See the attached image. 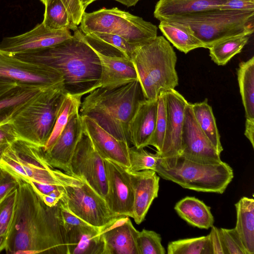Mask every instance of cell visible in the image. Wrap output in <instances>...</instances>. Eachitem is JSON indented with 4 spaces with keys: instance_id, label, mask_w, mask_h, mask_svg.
Instances as JSON below:
<instances>
[{
    "instance_id": "cell-1",
    "label": "cell",
    "mask_w": 254,
    "mask_h": 254,
    "mask_svg": "<svg viewBox=\"0 0 254 254\" xmlns=\"http://www.w3.org/2000/svg\"><path fill=\"white\" fill-rule=\"evenodd\" d=\"M18 181L14 216L5 239L6 253L68 254L61 201L49 206L29 184Z\"/></svg>"
},
{
    "instance_id": "cell-2",
    "label": "cell",
    "mask_w": 254,
    "mask_h": 254,
    "mask_svg": "<svg viewBox=\"0 0 254 254\" xmlns=\"http://www.w3.org/2000/svg\"><path fill=\"white\" fill-rule=\"evenodd\" d=\"M12 55L60 72L66 93L83 96L97 88L101 70L100 60L79 28L71 38L58 44Z\"/></svg>"
},
{
    "instance_id": "cell-3",
    "label": "cell",
    "mask_w": 254,
    "mask_h": 254,
    "mask_svg": "<svg viewBox=\"0 0 254 254\" xmlns=\"http://www.w3.org/2000/svg\"><path fill=\"white\" fill-rule=\"evenodd\" d=\"M146 99L137 80L122 86L108 89L98 88L81 102V117L94 120L119 140L129 144V123L139 103Z\"/></svg>"
},
{
    "instance_id": "cell-4",
    "label": "cell",
    "mask_w": 254,
    "mask_h": 254,
    "mask_svg": "<svg viewBox=\"0 0 254 254\" xmlns=\"http://www.w3.org/2000/svg\"><path fill=\"white\" fill-rule=\"evenodd\" d=\"M130 59L147 100L157 99L161 93L174 89L178 85L177 56L163 36H157L138 46Z\"/></svg>"
},
{
    "instance_id": "cell-5",
    "label": "cell",
    "mask_w": 254,
    "mask_h": 254,
    "mask_svg": "<svg viewBox=\"0 0 254 254\" xmlns=\"http://www.w3.org/2000/svg\"><path fill=\"white\" fill-rule=\"evenodd\" d=\"M155 171L185 189L220 194L234 177L232 168L226 162L197 160L182 155L161 157Z\"/></svg>"
},
{
    "instance_id": "cell-6",
    "label": "cell",
    "mask_w": 254,
    "mask_h": 254,
    "mask_svg": "<svg viewBox=\"0 0 254 254\" xmlns=\"http://www.w3.org/2000/svg\"><path fill=\"white\" fill-rule=\"evenodd\" d=\"M0 168L18 180L29 184L42 199L54 192H64L47 162L44 147L17 138L2 154Z\"/></svg>"
},
{
    "instance_id": "cell-7",
    "label": "cell",
    "mask_w": 254,
    "mask_h": 254,
    "mask_svg": "<svg viewBox=\"0 0 254 254\" xmlns=\"http://www.w3.org/2000/svg\"><path fill=\"white\" fill-rule=\"evenodd\" d=\"M65 94L64 84L45 89L16 113L10 122L17 138L44 147Z\"/></svg>"
},
{
    "instance_id": "cell-8",
    "label": "cell",
    "mask_w": 254,
    "mask_h": 254,
    "mask_svg": "<svg viewBox=\"0 0 254 254\" xmlns=\"http://www.w3.org/2000/svg\"><path fill=\"white\" fill-rule=\"evenodd\" d=\"M79 29L84 34L106 33L119 36L129 43L142 45L157 35V27L140 17L117 7L83 13Z\"/></svg>"
},
{
    "instance_id": "cell-9",
    "label": "cell",
    "mask_w": 254,
    "mask_h": 254,
    "mask_svg": "<svg viewBox=\"0 0 254 254\" xmlns=\"http://www.w3.org/2000/svg\"><path fill=\"white\" fill-rule=\"evenodd\" d=\"M54 173L64 189V198L62 201L79 218L102 231L120 217L114 214L105 200L81 178L56 168Z\"/></svg>"
},
{
    "instance_id": "cell-10",
    "label": "cell",
    "mask_w": 254,
    "mask_h": 254,
    "mask_svg": "<svg viewBox=\"0 0 254 254\" xmlns=\"http://www.w3.org/2000/svg\"><path fill=\"white\" fill-rule=\"evenodd\" d=\"M254 11L217 9L170 20L188 24L204 48L208 49L226 38L251 35L254 32Z\"/></svg>"
},
{
    "instance_id": "cell-11",
    "label": "cell",
    "mask_w": 254,
    "mask_h": 254,
    "mask_svg": "<svg viewBox=\"0 0 254 254\" xmlns=\"http://www.w3.org/2000/svg\"><path fill=\"white\" fill-rule=\"evenodd\" d=\"M70 170V174L84 180L107 201L108 187L104 159L84 134L71 158Z\"/></svg>"
},
{
    "instance_id": "cell-12",
    "label": "cell",
    "mask_w": 254,
    "mask_h": 254,
    "mask_svg": "<svg viewBox=\"0 0 254 254\" xmlns=\"http://www.w3.org/2000/svg\"><path fill=\"white\" fill-rule=\"evenodd\" d=\"M0 75L18 83L42 88L64 84L63 76L57 70L46 65L23 61L0 50Z\"/></svg>"
},
{
    "instance_id": "cell-13",
    "label": "cell",
    "mask_w": 254,
    "mask_h": 254,
    "mask_svg": "<svg viewBox=\"0 0 254 254\" xmlns=\"http://www.w3.org/2000/svg\"><path fill=\"white\" fill-rule=\"evenodd\" d=\"M68 254H102L101 230L71 213L61 200Z\"/></svg>"
},
{
    "instance_id": "cell-14",
    "label": "cell",
    "mask_w": 254,
    "mask_h": 254,
    "mask_svg": "<svg viewBox=\"0 0 254 254\" xmlns=\"http://www.w3.org/2000/svg\"><path fill=\"white\" fill-rule=\"evenodd\" d=\"M72 36L68 29L52 30L42 22L25 33L4 38L0 50L11 55L27 53L53 46Z\"/></svg>"
},
{
    "instance_id": "cell-15",
    "label": "cell",
    "mask_w": 254,
    "mask_h": 254,
    "mask_svg": "<svg viewBox=\"0 0 254 254\" xmlns=\"http://www.w3.org/2000/svg\"><path fill=\"white\" fill-rule=\"evenodd\" d=\"M108 192L107 203L118 216L131 217L133 191L126 168L108 159H104Z\"/></svg>"
},
{
    "instance_id": "cell-16",
    "label": "cell",
    "mask_w": 254,
    "mask_h": 254,
    "mask_svg": "<svg viewBox=\"0 0 254 254\" xmlns=\"http://www.w3.org/2000/svg\"><path fill=\"white\" fill-rule=\"evenodd\" d=\"M83 134L82 119L77 112L71 117L54 144L49 149L44 150L48 163L70 174L71 158Z\"/></svg>"
},
{
    "instance_id": "cell-17",
    "label": "cell",
    "mask_w": 254,
    "mask_h": 254,
    "mask_svg": "<svg viewBox=\"0 0 254 254\" xmlns=\"http://www.w3.org/2000/svg\"><path fill=\"white\" fill-rule=\"evenodd\" d=\"M181 155L192 159L220 162V153L214 148L199 127L193 114L191 104L188 103L184 115Z\"/></svg>"
},
{
    "instance_id": "cell-18",
    "label": "cell",
    "mask_w": 254,
    "mask_h": 254,
    "mask_svg": "<svg viewBox=\"0 0 254 254\" xmlns=\"http://www.w3.org/2000/svg\"><path fill=\"white\" fill-rule=\"evenodd\" d=\"M167 127L161 151L162 158L181 155V140L185 111L188 103L174 89L166 91Z\"/></svg>"
},
{
    "instance_id": "cell-19",
    "label": "cell",
    "mask_w": 254,
    "mask_h": 254,
    "mask_svg": "<svg viewBox=\"0 0 254 254\" xmlns=\"http://www.w3.org/2000/svg\"><path fill=\"white\" fill-rule=\"evenodd\" d=\"M81 117L83 133L89 137L101 156L128 169L129 144L116 138L90 118Z\"/></svg>"
},
{
    "instance_id": "cell-20",
    "label": "cell",
    "mask_w": 254,
    "mask_h": 254,
    "mask_svg": "<svg viewBox=\"0 0 254 254\" xmlns=\"http://www.w3.org/2000/svg\"><path fill=\"white\" fill-rule=\"evenodd\" d=\"M133 191L132 218L135 223H142L153 201L158 197L159 177L152 170L130 171L126 169Z\"/></svg>"
},
{
    "instance_id": "cell-21",
    "label": "cell",
    "mask_w": 254,
    "mask_h": 254,
    "mask_svg": "<svg viewBox=\"0 0 254 254\" xmlns=\"http://www.w3.org/2000/svg\"><path fill=\"white\" fill-rule=\"evenodd\" d=\"M139 231L128 216H120L102 230V254H139L137 237Z\"/></svg>"
},
{
    "instance_id": "cell-22",
    "label": "cell",
    "mask_w": 254,
    "mask_h": 254,
    "mask_svg": "<svg viewBox=\"0 0 254 254\" xmlns=\"http://www.w3.org/2000/svg\"><path fill=\"white\" fill-rule=\"evenodd\" d=\"M95 53L100 60L101 69L97 88L114 89L137 80L133 64L125 54Z\"/></svg>"
},
{
    "instance_id": "cell-23",
    "label": "cell",
    "mask_w": 254,
    "mask_h": 254,
    "mask_svg": "<svg viewBox=\"0 0 254 254\" xmlns=\"http://www.w3.org/2000/svg\"><path fill=\"white\" fill-rule=\"evenodd\" d=\"M158 108V99H144L139 103L128 126L130 143L136 148H144L154 131Z\"/></svg>"
},
{
    "instance_id": "cell-24",
    "label": "cell",
    "mask_w": 254,
    "mask_h": 254,
    "mask_svg": "<svg viewBox=\"0 0 254 254\" xmlns=\"http://www.w3.org/2000/svg\"><path fill=\"white\" fill-rule=\"evenodd\" d=\"M225 0H159L154 16L160 21L173 20L203 11L219 9Z\"/></svg>"
},
{
    "instance_id": "cell-25",
    "label": "cell",
    "mask_w": 254,
    "mask_h": 254,
    "mask_svg": "<svg viewBox=\"0 0 254 254\" xmlns=\"http://www.w3.org/2000/svg\"><path fill=\"white\" fill-rule=\"evenodd\" d=\"M46 88L18 83L0 97V125L11 121L22 107Z\"/></svg>"
},
{
    "instance_id": "cell-26",
    "label": "cell",
    "mask_w": 254,
    "mask_h": 254,
    "mask_svg": "<svg viewBox=\"0 0 254 254\" xmlns=\"http://www.w3.org/2000/svg\"><path fill=\"white\" fill-rule=\"evenodd\" d=\"M159 28L174 46L185 54L196 48H204L203 43L187 24L163 20L160 21Z\"/></svg>"
},
{
    "instance_id": "cell-27",
    "label": "cell",
    "mask_w": 254,
    "mask_h": 254,
    "mask_svg": "<svg viewBox=\"0 0 254 254\" xmlns=\"http://www.w3.org/2000/svg\"><path fill=\"white\" fill-rule=\"evenodd\" d=\"M174 209L181 218L193 227L208 229L213 225L210 207L194 197L183 198L175 204Z\"/></svg>"
},
{
    "instance_id": "cell-28",
    "label": "cell",
    "mask_w": 254,
    "mask_h": 254,
    "mask_svg": "<svg viewBox=\"0 0 254 254\" xmlns=\"http://www.w3.org/2000/svg\"><path fill=\"white\" fill-rule=\"evenodd\" d=\"M236 229L248 254H254V199L242 197L235 204Z\"/></svg>"
},
{
    "instance_id": "cell-29",
    "label": "cell",
    "mask_w": 254,
    "mask_h": 254,
    "mask_svg": "<svg viewBox=\"0 0 254 254\" xmlns=\"http://www.w3.org/2000/svg\"><path fill=\"white\" fill-rule=\"evenodd\" d=\"M237 74L246 117L254 119V57L240 63Z\"/></svg>"
},
{
    "instance_id": "cell-30",
    "label": "cell",
    "mask_w": 254,
    "mask_h": 254,
    "mask_svg": "<svg viewBox=\"0 0 254 254\" xmlns=\"http://www.w3.org/2000/svg\"><path fill=\"white\" fill-rule=\"evenodd\" d=\"M195 120L203 133L219 153L223 151L220 136L217 127L215 118L207 99L199 103L191 104Z\"/></svg>"
},
{
    "instance_id": "cell-31",
    "label": "cell",
    "mask_w": 254,
    "mask_h": 254,
    "mask_svg": "<svg viewBox=\"0 0 254 254\" xmlns=\"http://www.w3.org/2000/svg\"><path fill=\"white\" fill-rule=\"evenodd\" d=\"M250 35L241 34L224 38L213 44L208 49L211 60L218 65H224L240 53L247 44Z\"/></svg>"
},
{
    "instance_id": "cell-32",
    "label": "cell",
    "mask_w": 254,
    "mask_h": 254,
    "mask_svg": "<svg viewBox=\"0 0 254 254\" xmlns=\"http://www.w3.org/2000/svg\"><path fill=\"white\" fill-rule=\"evenodd\" d=\"M82 97L80 95L66 93L59 109L52 133L44 147V150L49 149L54 144L71 117L79 112Z\"/></svg>"
},
{
    "instance_id": "cell-33",
    "label": "cell",
    "mask_w": 254,
    "mask_h": 254,
    "mask_svg": "<svg viewBox=\"0 0 254 254\" xmlns=\"http://www.w3.org/2000/svg\"><path fill=\"white\" fill-rule=\"evenodd\" d=\"M45 9L43 24L52 30L68 29L73 31L78 29L73 25L64 3L61 0H44Z\"/></svg>"
},
{
    "instance_id": "cell-34",
    "label": "cell",
    "mask_w": 254,
    "mask_h": 254,
    "mask_svg": "<svg viewBox=\"0 0 254 254\" xmlns=\"http://www.w3.org/2000/svg\"><path fill=\"white\" fill-rule=\"evenodd\" d=\"M168 254H212L209 235L170 242Z\"/></svg>"
},
{
    "instance_id": "cell-35",
    "label": "cell",
    "mask_w": 254,
    "mask_h": 254,
    "mask_svg": "<svg viewBox=\"0 0 254 254\" xmlns=\"http://www.w3.org/2000/svg\"><path fill=\"white\" fill-rule=\"evenodd\" d=\"M128 158L130 167L128 171H139L144 170L155 171L161 159L160 155L148 152L144 148L129 147Z\"/></svg>"
},
{
    "instance_id": "cell-36",
    "label": "cell",
    "mask_w": 254,
    "mask_h": 254,
    "mask_svg": "<svg viewBox=\"0 0 254 254\" xmlns=\"http://www.w3.org/2000/svg\"><path fill=\"white\" fill-rule=\"evenodd\" d=\"M165 92L161 93L158 98L155 127L148 143V145L155 147L158 153L161 152L162 148L167 127V115Z\"/></svg>"
},
{
    "instance_id": "cell-37",
    "label": "cell",
    "mask_w": 254,
    "mask_h": 254,
    "mask_svg": "<svg viewBox=\"0 0 254 254\" xmlns=\"http://www.w3.org/2000/svg\"><path fill=\"white\" fill-rule=\"evenodd\" d=\"M17 188L0 201V237L6 239L14 216Z\"/></svg>"
},
{
    "instance_id": "cell-38",
    "label": "cell",
    "mask_w": 254,
    "mask_h": 254,
    "mask_svg": "<svg viewBox=\"0 0 254 254\" xmlns=\"http://www.w3.org/2000/svg\"><path fill=\"white\" fill-rule=\"evenodd\" d=\"M161 240L160 234L155 231L145 229L139 231L137 237L139 254H165Z\"/></svg>"
},
{
    "instance_id": "cell-39",
    "label": "cell",
    "mask_w": 254,
    "mask_h": 254,
    "mask_svg": "<svg viewBox=\"0 0 254 254\" xmlns=\"http://www.w3.org/2000/svg\"><path fill=\"white\" fill-rule=\"evenodd\" d=\"M86 34H88L117 48L129 59L135 49L140 45L129 43L123 38L114 34L99 32Z\"/></svg>"
},
{
    "instance_id": "cell-40",
    "label": "cell",
    "mask_w": 254,
    "mask_h": 254,
    "mask_svg": "<svg viewBox=\"0 0 254 254\" xmlns=\"http://www.w3.org/2000/svg\"><path fill=\"white\" fill-rule=\"evenodd\" d=\"M219 232L227 254H248L234 228H220Z\"/></svg>"
},
{
    "instance_id": "cell-41",
    "label": "cell",
    "mask_w": 254,
    "mask_h": 254,
    "mask_svg": "<svg viewBox=\"0 0 254 254\" xmlns=\"http://www.w3.org/2000/svg\"><path fill=\"white\" fill-rule=\"evenodd\" d=\"M42 3L44 0H40ZM67 10L71 24L75 26L80 24L82 15L85 11L79 0H61Z\"/></svg>"
},
{
    "instance_id": "cell-42",
    "label": "cell",
    "mask_w": 254,
    "mask_h": 254,
    "mask_svg": "<svg viewBox=\"0 0 254 254\" xmlns=\"http://www.w3.org/2000/svg\"><path fill=\"white\" fill-rule=\"evenodd\" d=\"M18 185V181L15 178L0 168V201Z\"/></svg>"
},
{
    "instance_id": "cell-43",
    "label": "cell",
    "mask_w": 254,
    "mask_h": 254,
    "mask_svg": "<svg viewBox=\"0 0 254 254\" xmlns=\"http://www.w3.org/2000/svg\"><path fill=\"white\" fill-rule=\"evenodd\" d=\"M219 9L254 11V0H225Z\"/></svg>"
},
{
    "instance_id": "cell-44",
    "label": "cell",
    "mask_w": 254,
    "mask_h": 254,
    "mask_svg": "<svg viewBox=\"0 0 254 254\" xmlns=\"http://www.w3.org/2000/svg\"><path fill=\"white\" fill-rule=\"evenodd\" d=\"M212 254H227L219 229L212 226L208 234Z\"/></svg>"
},
{
    "instance_id": "cell-45",
    "label": "cell",
    "mask_w": 254,
    "mask_h": 254,
    "mask_svg": "<svg viewBox=\"0 0 254 254\" xmlns=\"http://www.w3.org/2000/svg\"><path fill=\"white\" fill-rule=\"evenodd\" d=\"M17 139L10 121L0 125V144H10Z\"/></svg>"
},
{
    "instance_id": "cell-46",
    "label": "cell",
    "mask_w": 254,
    "mask_h": 254,
    "mask_svg": "<svg viewBox=\"0 0 254 254\" xmlns=\"http://www.w3.org/2000/svg\"><path fill=\"white\" fill-rule=\"evenodd\" d=\"M18 83L10 78L0 75V97L14 87Z\"/></svg>"
},
{
    "instance_id": "cell-47",
    "label": "cell",
    "mask_w": 254,
    "mask_h": 254,
    "mask_svg": "<svg viewBox=\"0 0 254 254\" xmlns=\"http://www.w3.org/2000/svg\"><path fill=\"white\" fill-rule=\"evenodd\" d=\"M254 119L246 118L245 123V135L250 141L254 148Z\"/></svg>"
},
{
    "instance_id": "cell-48",
    "label": "cell",
    "mask_w": 254,
    "mask_h": 254,
    "mask_svg": "<svg viewBox=\"0 0 254 254\" xmlns=\"http://www.w3.org/2000/svg\"><path fill=\"white\" fill-rule=\"evenodd\" d=\"M127 7L135 5L140 0H115Z\"/></svg>"
},
{
    "instance_id": "cell-49",
    "label": "cell",
    "mask_w": 254,
    "mask_h": 254,
    "mask_svg": "<svg viewBox=\"0 0 254 254\" xmlns=\"http://www.w3.org/2000/svg\"><path fill=\"white\" fill-rule=\"evenodd\" d=\"M98 0H79L83 9L85 10L86 7L93 2Z\"/></svg>"
},
{
    "instance_id": "cell-50",
    "label": "cell",
    "mask_w": 254,
    "mask_h": 254,
    "mask_svg": "<svg viewBox=\"0 0 254 254\" xmlns=\"http://www.w3.org/2000/svg\"><path fill=\"white\" fill-rule=\"evenodd\" d=\"M10 144H0V161L1 160V157L2 156L3 153L8 147Z\"/></svg>"
},
{
    "instance_id": "cell-51",
    "label": "cell",
    "mask_w": 254,
    "mask_h": 254,
    "mask_svg": "<svg viewBox=\"0 0 254 254\" xmlns=\"http://www.w3.org/2000/svg\"><path fill=\"white\" fill-rule=\"evenodd\" d=\"M5 246V238L3 237H0V252L4 250Z\"/></svg>"
}]
</instances>
